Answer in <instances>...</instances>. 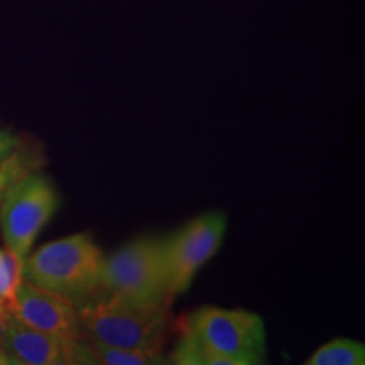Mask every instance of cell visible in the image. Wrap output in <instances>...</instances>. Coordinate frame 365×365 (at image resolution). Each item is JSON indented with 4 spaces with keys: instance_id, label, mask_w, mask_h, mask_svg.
Returning <instances> with one entry per match:
<instances>
[{
    "instance_id": "cell-1",
    "label": "cell",
    "mask_w": 365,
    "mask_h": 365,
    "mask_svg": "<svg viewBox=\"0 0 365 365\" xmlns=\"http://www.w3.org/2000/svg\"><path fill=\"white\" fill-rule=\"evenodd\" d=\"M105 255L88 232L48 242L22 261V279L78 307L100 291Z\"/></svg>"
},
{
    "instance_id": "cell-2",
    "label": "cell",
    "mask_w": 365,
    "mask_h": 365,
    "mask_svg": "<svg viewBox=\"0 0 365 365\" xmlns=\"http://www.w3.org/2000/svg\"><path fill=\"white\" fill-rule=\"evenodd\" d=\"M81 330L90 344L163 350L168 304L139 307L107 293H95L78 304Z\"/></svg>"
},
{
    "instance_id": "cell-3",
    "label": "cell",
    "mask_w": 365,
    "mask_h": 365,
    "mask_svg": "<svg viewBox=\"0 0 365 365\" xmlns=\"http://www.w3.org/2000/svg\"><path fill=\"white\" fill-rule=\"evenodd\" d=\"M100 289L139 307L170 303L163 239L139 237L105 257Z\"/></svg>"
},
{
    "instance_id": "cell-4",
    "label": "cell",
    "mask_w": 365,
    "mask_h": 365,
    "mask_svg": "<svg viewBox=\"0 0 365 365\" xmlns=\"http://www.w3.org/2000/svg\"><path fill=\"white\" fill-rule=\"evenodd\" d=\"M56 186L39 170L14 182L0 202V234L6 249L24 261L41 230L59 210Z\"/></svg>"
},
{
    "instance_id": "cell-5",
    "label": "cell",
    "mask_w": 365,
    "mask_h": 365,
    "mask_svg": "<svg viewBox=\"0 0 365 365\" xmlns=\"http://www.w3.org/2000/svg\"><path fill=\"white\" fill-rule=\"evenodd\" d=\"M185 330L234 365L266 362L267 336L264 319L247 309L198 308L186 318Z\"/></svg>"
},
{
    "instance_id": "cell-6",
    "label": "cell",
    "mask_w": 365,
    "mask_h": 365,
    "mask_svg": "<svg viewBox=\"0 0 365 365\" xmlns=\"http://www.w3.org/2000/svg\"><path fill=\"white\" fill-rule=\"evenodd\" d=\"M227 232V215L218 210L203 213L163 239L170 298L186 293L200 269L220 250Z\"/></svg>"
},
{
    "instance_id": "cell-7",
    "label": "cell",
    "mask_w": 365,
    "mask_h": 365,
    "mask_svg": "<svg viewBox=\"0 0 365 365\" xmlns=\"http://www.w3.org/2000/svg\"><path fill=\"white\" fill-rule=\"evenodd\" d=\"M2 346L11 365H95L93 346L88 340L66 339L34 330L11 317Z\"/></svg>"
},
{
    "instance_id": "cell-8",
    "label": "cell",
    "mask_w": 365,
    "mask_h": 365,
    "mask_svg": "<svg viewBox=\"0 0 365 365\" xmlns=\"http://www.w3.org/2000/svg\"><path fill=\"white\" fill-rule=\"evenodd\" d=\"M11 314L34 330L86 340L81 330L78 307L63 296L22 279L17 287Z\"/></svg>"
},
{
    "instance_id": "cell-9",
    "label": "cell",
    "mask_w": 365,
    "mask_h": 365,
    "mask_svg": "<svg viewBox=\"0 0 365 365\" xmlns=\"http://www.w3.org/2000/svg\"><path fill=\"white\" fill-rule=\"evenodd\" d=\"M46 164L44 153L38 145L21 143L12 153L0 159V202L9 188L29 173L41 170Z\"/></svg>"
},
{
    "instance_id": "cell-10",
    "label": "cell",
    "mask_w": 365,
    "mask_h": 365,
    "mask_svg": "<svg viewBox=\"0 0 365 365\" xmlns=\"http://www.w3.org/2000/svg\"><path fill=\"white\" fill-rule=\"evenodd\" d=\"M307 365H364L365 345L352 339H333L309 357Z\"/></svg>"
},
{
    "instance_id": "cell-11",
    "label": "cell",
    "mask_w": 365,
    "mask_h": 365,
    "mask_svg": "<svg viewBox=\"0 0 365 365\" xmlns=\"http://www.w3.org/2000/svg\"><path fill=\"white\" fill-rule=\"evenodd\" d=\"M91 346H93L95 360L102 365H161L170 362L163 350L125 349V346L103 344H91Z\"/></svg>"
},
{
    "instance_id": "cell-12",
    "label": "cell",
    "mask_w": 365,
    "mask_h": 365,
    "mask_svg": "<svg viewBox=\"0 0 365 365\" xmlns=\"http://www.w3.org/2000/svg\"><path fill=\"white\" fill-rule=\"evenodd\" d=\"M168 359L176 365H234L230 359L210 349L186 330Z\"/></svg>"
},
{
    "instance_id": "cell-13",
    "label": "cell",
    "mask_w": 365,
    "mask_h": 365,
    "mask_svg": "<svg viewBox=\"0 0 365 365\" xmlns=\"http://www.w3.org/2000/svg\"><path fill=\"white\" fill-rule=\"evenodd\" d=\"M21 282L22 261L9 249H0V319L11 317V308Z\"/></svg>"
},
{
    "instance_id": "cell-14",
    "label": "cell",
    "mask_w": 365,
    "mask_h": 365,
    "mask_svg": "<svg viewBox=\"0 0 365 365\" xmlns=\"http://www.w3.org/2000/svg\"><path fill=\"white\" fill-rule=\"evenodd\" d=\"M21 143H22L21 137L17 134H14L11 130L0 129V159L7 156L9 153H12V150L16 149Z\"/></svg>"
},
{
    "instance_id": "cell-15",
    "label": "cell",
    "mask_w": 365,
    "mask_h": 365,
    "mask_svg": "<svg viewBox=\"0 0 365 365\" xmlns=\"http://www.w3.org/2000/svg\"><path fill=\"white\" fill-rule=\"evenodd\" d=\"M0 365H11V360H9L6 350H4L2 345H0Z\"/></svg>"
}]
</instances>
